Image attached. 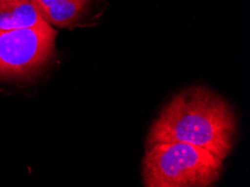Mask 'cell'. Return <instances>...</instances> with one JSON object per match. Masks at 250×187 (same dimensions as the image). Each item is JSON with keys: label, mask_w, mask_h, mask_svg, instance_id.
<instances>
[{"label": "cell", "mask_w": 250, "mask_h": 187, "mask_svg": "<svg viewBox=\"0 0 250 187\" xmlns=\"http://www.w3.org/2000/svg\"><path fill=\"white\" fill-rule=\"evenodd\" d=\"M43 21L32 0H0V30L29 28Z\"/></svg>", "instance_id": "4"}, {"label": "cell", "mask_w": 250, "mask_h": 187, "mask_svg": "<svg viewBox=\"0 0 250 187\" xmlns=\"http://www.w3.org/2000/svg\"><path fill=\"white\" fill-rule=\"evenodd\" d=\"M222 162L209 150L185 143L146 146L143 183L146 187H209L222 173Z\"/></svg>", "instance_id": "2"}, {"label": "cell", "mask_w": 250, "mask_h": 187, "mask_svg": "<svg viewBox=\"0 0 250 187\" xmlns=\"http://www.w3.org/2000/svg\"><path fill=\"white\" fill-rule=\"evenodd\" d=\"M92 0H65L59 5L39 10L42 18L51 26L72 27L85 16Z\"/></svg>", "instance_id": "5"}, {"label": "cell", "mask_w": 250, "mask_h": 187, "mask_svg": "<svg viewBox=\"0 0 250 187\" xmlns=\"http://www.w3.org/2000/svg\"><path fill=\"white\" fill-rule=\"evenodd\" d=\"M63 1H65V0H32V2L35 5L37 10L50 8V7L59 5V3Z\"/></svg>", "instance_id": "6"}, {"label": "cell", "mask_w": 250, "mask_h": 187, "mask_svg": "<svg viewBox=\"0 0 250 187\" xmlns=\"http://www.w3.org/2000/svg\"><path fill=\"white\" fill-rule=\"evenodd\" d=\"M236 133V114L228 101L198 85L172 98L151 125L146 146L156 143L191 144L225 160L232 151Z\"/></svg>", "instance_id": "1"}, {"label": "cell", "mask_w": 250, "mask_h": 187, "mask_svg": "<svg viewBox=\"0 0 250 187\" xmlns=\"http://www.w3.org/2000/svg\"><path fill=\"white\" fill-rule=\"evenodd\" d=\"M58 33L46 21L29 28L0 30V79L29 80L55 55Z\"/></svg>", "instance_id": "3"}]
</instances>
